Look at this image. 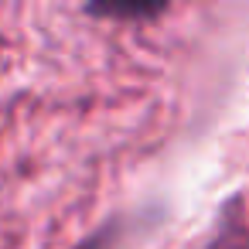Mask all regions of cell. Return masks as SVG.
Wrapping results in <instances>:
<instances>
[{"label": "cell", "instance_id": "obj_1", "mask_svg": "<svg viewBox=\"0 0 249 249\" xmlns=\"http://www.w3.org/2000/svg\"><path fill=\"white\" fill-rule=\"evenodd\" d=\"M92 18H113V21H143V18H157L164 11V4L157 0H99V4L86 7Z\"/></svg>", "mask_w": 249, "mask_h": 249}, {"label": "cell", "instance_id": "obj_2", "mask_svg": "<svg viewBox=\"0 0 249 249\" xmlns=\"http://www.w3.org/2000/svg\"><path fill=\"white\" fill-rule=\"evenodd\" d=\"M205 249H249V232H246V225H239L235 218H225L222 229L215 232V239H212Z\"/></svg>", "mask_w": 249, "mask_h": 249}]
</instances>
